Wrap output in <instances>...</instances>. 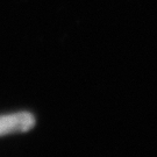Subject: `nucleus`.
Returning a JSON list of instances; mask_svg holds the SVG:
<instances>
[{
  "label": "nucleus",
  "instance_id": "1",
  "mask_svg": "<svg viewBox=\"0 0 157 157\" xmlns=\"http://www.w3.org/2000/svg\"><path fill=\"white\" fill-rule=\"evenodd\" d=\"M35 124V118L29 112L0 114V136L28 132Z\"/></svg>",
  "mask_w": 157,
  "mask_h": 157
}]
</instances>
